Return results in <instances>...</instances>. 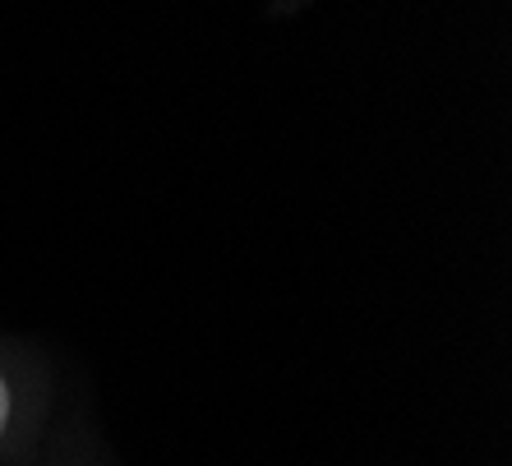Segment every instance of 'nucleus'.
Masks as SVG:
<instances>
[{
	"label": "nucleus",
	"mask_w": 512,
	"mask_h": 466,
	"mask_svg": "<svg viewBox=\"0 0 512 466\" xmlns=\"http://www.w3.org/2000/svg\"><path fill=\"white\" fill-rule=\"evenodd\" d=\"M10 411H14V397H10V383H5V374H0V434H5V425H10Z\"/></svg>",
	"instance_id": "1"
}]
</instances>
